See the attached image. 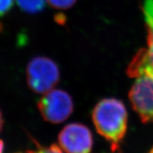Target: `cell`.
I'll list each match as a JSON object with an SVG mask.
<instances>
[{"mask_svg":"<svg viewBox=\"0 0 153 153\" xmlns=\"http://www.w3.org/2000/svg\"><path fill=\"white\" fill-rule=\"evenodd\" d=\"M95 128L111 144L115 151L127 131L128 114L125 105L115 98L104 99L97 103L91 114Z\"/></svg>","mask_w":153,"mask_h":153,"instance_id":"1","label":"cell"},{"mask_svg":"<svg viewBox=\"0 0 153 153\" xmlns=\"http://www.w3.org/2000/svg\"><path fill=\"white\" fill-rule=\"evenodd\" d=\"M58 66L47 57H36L26 68V81L30 90L36 94H45L52 90L60 80Z\"/></svg>","mask_w":153,"mask_h":153,"instance_id":"2","label":"cell"},{"mask_svg":"<svg viewBox=\"0 0 153 153\" xmlns=\"http://www.w3.org/2000/svg\"><path fill=\"white\" fill-rule=\"evenodd\" d=\"M38 108L43 119L49 123H62L70 117L74 109L72 99L67 91L52 89L40 99Z\"/></svg>","mask_w":153,"mask_h":153,"instance_id":"3","label":"cell"},{"mask_svg":"<svg viewBox=\"0 0 153 153\" xmlns=\"http://www.w3.org/2000/svg\"><path fill=\"white\" fill-rule=\"evenodd\" d=\"M133 109L143 123L153 121V76L143 73L137 76L129 92Z\"/></svg>","mask_w":153,"mask_h":153,"instance_id":"4","label":"cell"},{"mask_svg":"<svg viewBox=\"0 0 153 153\" xmlns=\"http://www.w3.org/2000/svg\"><path fill=\"white\" fill-rule=\"evenodd\" d=\"M58 143L65 153H90L93 136L87 126L82 123H70L58 135Z\"/></svg>","mask_w":153,"mask_h":153,"instance_id":"5","label":"cell"},{"mask_svg":"<svg viewBox=\"0 0 153 153\" xmlns=\"http://www.w3.org/2000/svg\"><path fill=\"white\" fill-rule=\"evenodd\" d=\"M142 10L148 30V51L153 60V0H145Z\"/></svg>","mask_w":153,"mask_h":153,"instance_id":"6","label":"cell"},{"mask_svg":"<svg viewBox=\"0 0 153 153\" xmlns=\"http://www.w3.org/2000/svg\"><path fill=\"white\" fill-rule=\"evenodd\" d=\"M23 11L28 14H37L43 11L46 0H16Z\"/></svg>","mask_w":153,"mask_h":153,"instance_id":"7","label":"cell"},{"mask_svg":"<svg viewBox=\"0 0 153 153\" xmlns=\"http://www.w3.org/2000/svg\"><path fill=\"white\" fill-rule=\"evenodd\" d=\"M37 148L36 150L28 151V153H65L58 145L53 144L49 147H43L36 143Z\"/></svg>","mask_w":153,"mask_h":153,"instance_id":"8","label":"cell"},{"mask_svg":"<svg viewBox=\"0 0 153 153\" xmlns=\"http://www.w3.org/2000/svg\"><path fill=\"white\" fill-rule=\"evenodd\" d=\"M51 7L58 9L70 8L75 4L76 0H47Z\"/></svg>","mask_w":153,"mask_h":153,"instance_id":"9","label":"cell"},{"mask_svg":"<svg viewBox=\"0 0 153 153\" xmlns=\"http://www.w3.org/2000/svg\"><path fill=\"white\" fill-rule=\"evenodd\" d=\"M143 73H148L153 76V60L150 58V55L145 58L143 65H141L140 75Z\"/></svg>","mask_w":153,"mask_h":153,"instance_id":"10","label":"cell"},{"mask_svg":"<svg viewBox=\"0 0 153 153\" xmlns=\"http://www.w3.org/2000/svg\"><path fill=\"white\" fill-rule=\"evenodd\" d=\"M14 0H0V17L4 16L14 6Z\"/></svg>","mask_w":153,"mask_h":153,"instance_id":"11","label":"cell"},{"mask_svg":"<svg viewBox=\"0 0 153 153\" xmlns=\"http://www.w3.org/2000/svg\"><path fill=\"white\" fill-rule=\"evenodd\" d=\"M4 125V118H3V115L1 113V110H0V133H1V130H2Z\"/></svg>","mask_w":153,"mask_h":153,"instance_id":"12","label":"cell"},{"mask_svg":"<svg viewBox=\"0 0 153 153\" xmlns=\"http://www.w3.org/2000/svg\"><path fill=\"white\" fill-rule=\"evenodd\" d=\"M4 147V143L3 140H0V153H3Z\"/></svg>","mask_w":153,"mask_h":153,"instance_id":"13","label":"cell"},{"mask_svg":"<svg viewBox=\"0 0 153 153\" xmlns=\"http://www.w3.org/2000/svg\"><path fill=\"white\" fill-rule=\"evenodd\" d=\"M1 30H2V24H1V22H0V32L1 31Z\"/></svg>","mask_w":153,"mask_h":153,"instance_id":"14","label":"cell"}]
</instances>
